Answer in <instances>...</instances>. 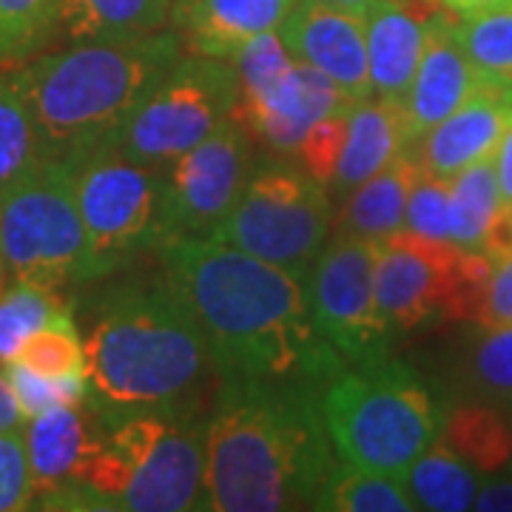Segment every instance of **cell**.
I'll list each match as a JSON object with an SVG mask.
<instances>
[{
  "label": "cell",
  "mask_w": 512,
  "mask_h": 512,
  "mask_svg": "<svg viewBox=\"0 0 512 512\" xmlns=\"http://www.w3.org/2000/svg\"><path fill=\"white\" fill-rule=\"evenodd\" d=\"M72 188L100 276L168 239L165 168L103 148L72 165Z\"/></svg>",
  "instance_id": "8fae6325"
},
{
  "label": "cell",
  "mask_w": 512,
  "mask_h": 512,
  "mask_svg": "<svg viewBox=\"0 0 512 512\" xmlns=\"http://www.w3.org/2000/svg\"><path fill=\"white\" fill-rule=\"evenodd\" d=\"M251 134L231 114L202 143L165 165L168 237H211L254 168Z\"/></svg>",
  "instance_id": "4fadbf2b"
},
{
  "label": "cell",
  "mask_w": 512,
  "mask_h": 512,
  "mask_svg": "<svg viewBox=\"0 0 512 512\" xmlns=\"http://www.w3.org/2000/svg\"><path fill=\"white\" fill-rule=\"evenodd\" d=\"M493 262L453 242L396 231L376 239V296L393 333L441 319H476Z\"/></svg>",
  "instance_id": "9c48e42d"
},
{
  "label": "cell",
  "mask_w": 512,
  "mask_h": 512,
  "mask_svg": "<svg viewBox=\"0 0 512 512\" xmlns=\"http://www.w3.org/2000/svg\"><path fill=\"white\" fill-rule=\"evenodd\" d=\"M183 52L180 35L163 29L126 40H77L26 60L20 69L49 163L77 165L114 146L131 111Z\"/></svg>",
  "instance_id": "277c9868"
},
{
  "label": "cell",
  "mask_w": 512,
  "mask_h": 512,
  "mask_svg": "<svg viewBox=\"0 0 512 512\" xmlns=\"http://www.w3.org/2000/svg\"><path fill=\"white\" fill-rule=\"evenodd\" d=\"M322 416L336 456L404 476L439 441L447 410L413 367L384 359L345 367L322 396Z\"/></svg>",
  "instance_id": "8992f818"
},
{
  "label": "cell",
  "mask_w": 512,
  "mask_h": 512,
  "mask_svg": "<svg viewBox=\"0 0 512 512\" xmlns=\"http://www.w3.org/2000/svg\"><path fill=\"white\" fill-rule=\"evenodd\" d=\"M319 512H413L419 510L404 476L382 473L339 458L316 498Z\"/></svg>",
  "instance_id": "83f0119b"
},
{
  "label": "cell",
  "mask_w": 512,
  "mask_h": 512,
  "mask_svg": "<svg viewBox=\"0 0 512 512\" xmlns=\"http://www.w3.org/2000/svg\"><path fill=\"white\" fill-rule=\"evenodd\" d=\"M453 29L478 77L512 92V6L453 18Z\"/></svg>",
  "instance_id": "f546056e"
},
{
  "label": "cell",
  "mask_w": 512,
  "mask_h": 512,
  "mask_svg": "<svg viewBox=\"0 0 512 512\" xmlns=\"http://www.w3.org/2000/svg\"><path fill=\"white\" fill-rule=\"evenodd\" d=\"M3 271H6V265H3V256H0V279H3Z\"/></svg>",
  "instance_id": "ee69618b"
},
{
  "label": "cell",
  "mask_w": 512,
  "mask_h": 512,
  "mask_svg": "<svg viewBox=\"0 0 512 512\" xmlns=\"http://www.w3.org/2000/svg\"><path fill=\"white\" fill-rule=\"evenodd\" d=\"M35 507V478L26 450L23 427L0 433V512L32 510Z\"/></svg>",
  "instance_id": "d590c367"
},
{
  "label": "cell",
  "mask_w": 512,
  "mask_h": 512,
  "mask_svg": "<svg viewBox=\"0 0 512 512\" xmlns=\"http://www.w3.org/2000/svg\"><path fill=\"white\" fill-rule=\"evenodd\" d=\"M404 228L427 239L450 242V180L436 177L419 165L407 197Z\"/></svg>",
  "instance_id": "e575fe53"
},
{
  "label": "cell",
  "mask_w": 512,
  "mask_h": 512,
  "mask_svg": "<svg viewBox=\"0 0 512 512\" xmlns=\"http://www.w3.org/2000/svg\"><path fill=\"white\" fill-rule=\"evenodd\" d=\"M512 126V92L481 83L453 114L433 126L410 151L416 163L436 177H456L470 165L493 160Z\"/></svg>",
  "instance_id": "2e32d148"
},
{
  "label": "cell",
  "mask_w": 512,
  "mask_h": 512,
  "mask_svg": "<svg viewBox=\"0 0 512 512\" xmlns=\"http://www.w3.org/2000/svg\"><path fill=\"white\" fill-rule=\"evenodd\" d=\"M6 376L26 419L89 399V376H46L15 362L6 365Z\"/></svg>",
  "instance_id": "836d02e7"
},
{
  "label": "cell",
  "mask_w": 512,
  "mask_h": 512,
  "mask_svg": "<svg viewBox=\"0 0 512 512\" xmlns=\"http://www.w3.org/2000/svg\"><path fill=\"white\" fill-rule=\"evenodd\" d=\"M160 259L208 342L220 390L325 396L350 367L316 328L305 279L211 237H168Z\"/></svg>",
  "instance_id": "6da1fadb"
},
{
  "label": "cell",
  "mask_w": 512,
  "mask_h": 512,
  "mask_svg": "<svg viewBox=\"0 0 512 512\" xmlns=\"http://www.w3.org/2000/svg\"><path fill=\"white\" fill-rule=\"evenodd\" d=\"M348 114L350 109L322 117V120L305 134V140L299 143L296 154H293V160L302 165L313 180H319V183L328 185V188L330 180H333V171H336V163H339L342 146H345Z\"/></svg>",
  "instance_id": "8d00e7d4"
},
{
  "label": "cell",
  "mask_w": 512,
  "mask_h": 512,
  "mask_svg": "<svg viewBox=\"0 0 512 512\" xmlns=\"http://www.w3.org/2000/svg\"><path fill=\"white\" fill-rule=\"evenodd\" d=\"M237 100L239 74L231 60L183 52L131 111L111 148L128 160L165 168L228 120Z\"/></svg>",
  "instance_id": "30bf717a"
},
{
  "label": "cell",
  "mask_w": 512,
  "mask_h": 512,
  "mask_svg": "<svg viewBox=\"0 0 512 512\" xmlns=\"http://www.w3.org/2000/svg\"><path fill=\"white\" fill-rule=\"evenodd\" d=\"M83 342L89 396L103 416L197 413L217 376L200 325L165 279L106 293Z\"/></svg>",
  "instance_id": "3957f363"
},
{
  "label": "cell",
  "mask_w": 512,
  "mask_h": 512,
  "mask_svg": "<svg viewBox=\"0 0 512 512\" xmlns=\"http://www.w3.org/2000/svg\"><path fill=\"white\" fill-rule=\"evenodd\" d=\"M49 163L23 69L0 74V200Z\"/></svg>",
  "instance_id": "603a6c76"
},
{
  "label": "cell",
  "mask_w": 512,
  "mask_h": 512,
  "mask_svg": "<svg viewBox=\"0 0 512 512\" xmlns=\"http://www.w3.org/2000/svg\"><path fill=\"white\" fill-rule=\"evenodd\" d=\"M26 424V416L20 410L18 396L9 384V376H6V367H0V433L3 430H15V427H23Z\"/></svg>",
  "instance_id": "60d3db41"
},
{
  "label": "cell",
  "mask_w": 512,
  "mask_h": 512,
  "mask_svg": "<svg viewBox=\"0 0 512 512\" xmlns=\"http://www.w3.org/2000/svg\"><path fill=\"white\" fill-rule=\"evenodd\" d=\"M404 481L416 507L433 512L473 510L481 484L476 470L441 439L410 464Z\"/></svg>",
  "instance_id": "4316f807"
},
{
  "label": "cell",
  "mask_w": 512,
  "mask_h": 512,
  "mask_svg": "<svg viewBox=\"0 0 512 512\" xmlns=\"http://www.w3.org/2000/svg\"><path fill=\"white\" fill-rule=\"evenodd\" d=\"M106 416L89 399L46 410L23 424L37 498L77 487L103 439Z\"/></svg>",
  "instance_id": "e0dca14e"
},
{
  "label": "cell",
  "mask_w": 512,
  "mask_h": 512,
  "mask_svg": "<svg viewBox=\"0 0 512 512\" xmlns=\"http://www.w3.org/2000/svg\"><path fill=\"white\" fill-rule=\"evenodd\" d=\"M336 461L322 396L220 390L205 427L200 510H313Z\"/></svg>",
  "instance_id": "7a4b0ae2"
},
{
  "label": "cell",
  "mask_w": 512,
  "mask_h": 512,
  "mask_svg": "<svg viewBox=\"0 0 512 512\" xmlns=\"http://www.w3.org/2000/svg\"><path fill=\"white\" fill-rule=\"evenodd\" d=\"M507 205L498 188L495 157L470 165L461 174L450 177V242L487 254L501 222L507 217Z\"/></svg>",
  "instance_id": "484cf974"
},
{
  "label": "cell",
  "mask_w": 512,
  "mask_h": 512,
  "mask_svg": "<svg viewBox=\"0 0 512 512\" xmlns=\"http://www.w3.org/2000/svg\"><path fill=\"white\" fill-rule=\"evenodd\" d=\"M200 413L106 416L103 439L80 487V510H200L205 481Z\"/></svg>",
  "instance_id": "5b68a950"
},
{
  "label": "cell",
  "mask_w": 512,
  "mask_h": 512,
  "mask_svg": "<svg viewBox=\"0 0 512 512\" xmlns=\"http://www.w3.org/2000/svg\"><path fill=\"white\" fill-rule=\"evenodd\" d=\"M373 97L404 106L427 35V18L402 0H379L365 12Z\"/></svg>",
  "instance_id": "ffe728a7"
},
{
  "label": "cell",
  "mask_w": 512,
  "mask_h": 512,
  "mask_svg": "<svg viewBox=\"0 0 512 512\" xmlns=\"http://www.w3.org/2000/svg\"><path fill=\"white\" fill-rule=\"evenodd\" d=\"M60 35V0H0V69H15Z\"/></svg>",
  "instance_id": "4dcf8cb0"
},
{
  "label": "cell",
  "mask_w": 512,
  "mask_h": 512,
  "mask_svg": "<svg viewBox=\"0 0 512 512\" xmlns=\"http://www.w3.org/2000/svg\"><path fill=\"white\" fill-rule=\"evenodd\" d=\"M461 379L470 399L512 410V328L484 330L461 359Z\"/></svg>",
  "instance_id": "1f68e13d"
},
{
  "label": "cell",
  "mask_w": 512,
  "mask_h": 512,
  "mask_svg": "<svg viewBox=\"0 0 512 512\" xmlns=\"http://www.w3.org/2000/svg\"><path fill=\"white\" fill-rule=\"evenodd\" d=\"M63 311L69 302L55 288L18 279L12 288L0 291V367L12 365L20 348Z\"/></svg>",
  "instance_id": "f1b7e54d"
},
{
  "label": "cell",
  "mask_w": 512,
  "mask_h": 512,
  "mask_svg": "<svg viewBox=\"0 0 512 512\" xmlns=\"http://www.w3.org/2000/svg\"><path fill=\"white\" fill-rule=\"evenodd\" d=\"M410 148L404 106L367 97L350 106L348 134L339 154V163L330 180V197L345 200L353 188L376 177Z\"/></svg>",
  "instance_id": "44dd1931"
},
{
  "label": "cell",
  "mask_w": 512,
  "mask_h": 512,
  "mask_svg": "<svg viewBox=\"0 0 512 512\" xmlns=\"http://www.w3.org/2000/svg\"><path fill=\"white\" fill-rule=\"evenodd\" d=\"M305 291L316 328L350 367L390 359L396 333L376 296V239L330 237L305 276Z\"/></svg>",
  "instance_id": "7c38bea8"
},
{
  "label": "cell",
  "mask_w": 512,
  "mask_h": 512,
  "mask_svg": "<svg viewBox=\"0 0 512 512\" xmlns=\"http://www.w3.org/2000/svg\"><path fill=\"white\" fill-rule=\"evenodd\" d=\"M299 0H177L168 26L188 55L231 60L265 32H279Z\"/></svg>",
  "instance_id": "d6986e66"
},
{
  "label": "cell",
  "mask_w": 512,
  "mask_h": 512,
  "mask_svg": "<svg viewBox=\"0 0 512 512\" xmlns=\"http://www.w3.org/2000/svg\"><path fill=\"white\" fill-rule=\"evenodd\" d=\"M15 365L46 376H86V342L72 311H63L20 348Z\"/></svg>",
  "instance_id": "d6a6232c"
},
{
  "label": "cell",
  "mask_w": 512,
  "mask_h": 512,
  "mask_svg": "<svg viewBox=\"0 0 512 512\" xmlns=\"http://www.w3.org/2000/svg\"><path fill=\"white\" fill-rule=\"evenodd\" d=\"M328 3L339 6V9H348V12H356V15H365L367 9L373 3H379V0H328Z\"/></svg>",
  "instance_id": "7bdbcfd3"
},
{
  "label": "cell",
  "mask_w": 512,
  "mask_h": 512,
  "mask_svg": "<svg viewBox=\"0 0 512 512\" xmlns=\"http://www.w3.org/2000/svg\"><path fill=\"white\" fill-rule=\"evenodd\" d=\"M439 439L481 476L507 473L512 467V419L510 410L498 404L481 399L453 404Z\"/></svg>",
  "instance_id": "cb8c5ba5"
},
{
  "label": "cell",
  "mask_w": 512,
  "mask_h": 512,
  "mask_svg": "<svg viewBox=\"0 0 512 512\" xmlns=\"http://www.w3.org/2000/svg\"><path fill=\"white\" fill-rule=\"evenodd\" d=\"M177 0H60L69 40H126L163 32Z\"/></svg>",
  "instance_id": "d4e9b609"
},
{
  "label": "cell",
  "mask_w": 512,
  "mask_h": 512,
  "mask_svg": "<svg viewBox=\"0 0 512 512\" xmlns=\"http://www.w3.org/2000/svg\"><path fill=\"white\" fill-rule=\"evenodd\" d=\"M484 80L478 77L473 63L467 60L456 29L453 15L433 12L427 18V35H424V52H421L419 69L413 77V86L404 97V120H407V140L410 146L433 126L476 92Z\"/></svg>",
  "instance_id": "ac0fdd59"
},
{
  "label": "cell",
  "mask_w": 512,
  "mask_h": 512,
  "mask_svg": "<svg viewBox=\"0 0 512 512\" xmlns=\"http://www.w3.org/2000/svg\"><path fill=\"white\" fill-rule=\"evenodd\" d=\"M419 174V163L407 148L393 163L382 168L376 177L353 188L339 214V231L348 237L384 239L404 228V211L413 180Z\"/></svg>",
  "instance_id": "7402d4cb"
},
{
  "label": "cell",
  "mask_w": 512,
  "mask_h": 512,
  "mask_svg": "<svg viewBox=\"0 0 512 512\" xmlns=\"http://www.w3.org/2000/svg\"><path fill=\"white\" fill-rule=\"evenodd\" d=\"M473 510L481 512H512V476H487L478 484Z\"/></svg>",
  "instance_id": "ab89813d"
},
{
  "label": "cell",
  "mask_w": 512,
  "mask_h": 512,
  "mask_svg": "<svg viewBox=\"0 0 512 512\" xmlns=\"http://www.w3.org/2000/svg\"><path fill=\"white\" fill-rule=\"evenodd\" d=\"M279 37L293 60L328 74L350 100L359 103L373 97L365 15L339 9L328 0H299L282 20Z\"/></svg>",
  "instance_id": "5bb4252c"
},
{
  "label": "cell",
  "mask_w": 512,
  "mask_h": 512,
  "mask_svg": "<svg viewBox=\"0 0 512 512\" xmlns=\"http://www.w3.org/2000/svg\"><path fill=\"white\" fill-rule=\"evenodd\" d=\"M510 419H512V410H510Z\"/></svg>",
  "instance_id": "f6af8a7d"
},
{
  "label": "cell",
  "mask_w": 512,
  "mask_h": 512,
  "mask_svg": "<svg viewBox=\"0 0 512 512\" xmlns=\"http://www.w3.org/2000/svg\"><path fill=\"white\" fill-rule=\"evenodd\" d=\"M495 174H498V188L507 211H512V126L507 128L501 146L495 151Z\"/></svg>",
  "instance_id": "b9f144b4"
},
{
  "label": "cell",
  "mask_w": 512,
  "mask_h": 512,
  "mask_svg": "<svg viewBox=\"0 0 512 512\" xmlns=\"http://www.w3.org/2000/svg\"><path fill=\"white\" fill-rule=\"evenodd\" d=\"M490 262H493L490 282L481 296L473 322L481 330L512 328V245H507L501 254H495Z\"/></svg>",
  "instance_id": "74e56055"
},
{
  "label": "cell",
  "mask_w": 512,
  "mask_h": 512,
  "mask_svg": "<svg viewBox=\"0 0 512 512\" xmlns=\"http://www.w3.org/2000/svg\"><path fill=\"white\" fill-rule=\"evenodd\" d=\"M333 228L328 185L288 157L254 163L242 194L211 239L305 279Z\"/></svg>",
  "instance_id": "52a82bcc"
},
{
  "label": "cell",
  "mask_w": 512,
  "mask_h": 512,
  "mask_svg": "<svg viewBox=\"0 0 512 512\" xmlns=\"http://www.w3.org/2000/svg\"><path fill=\"white\" fill-rule=\"evenodd\" d=\"M353 103L356 100H350L328 74L296 60L268 92L254 100H239L234 117L274 154L293 157L322 117L350 109Z\"/></svg>",
  "instance_id": "9a60e30c"
},
{
  "label": "cell",
  "mask_w": 512,
  "mask_h": 512,
  "mask_svg": "<svg viewBox=\"0 0 512 512\" xmlns=\"http://www.w3.org/2000/svg\"><path fill=\"white\" fill-rule=\"evenodd\" d=\"M0 256L15 279L55 291L103 279L74 200L72 165L46 163L0 200Z\"/></svg>",
  "instance_id": "ba28073f"
},
{
  "label": "cell",
  "mask_w": 512,
  "mask_h": 512,
  "mask_svg": "<svg viewBox=\"0 0 512 512\" xmlns=\"http://www.w3.org/2000/svg\"><path fill=\"white\" fill-rule=\"evenodd\" d=\"M407 6L416 9L424 18H430L433 12H447L453 18H470V15L512 6V0H407Z\"/></svg>",
  "instance_id": "f35d334b"
}]
</instances>
